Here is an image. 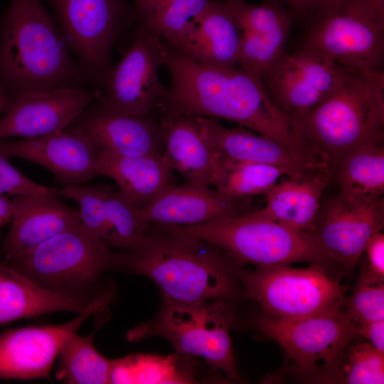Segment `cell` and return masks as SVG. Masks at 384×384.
Returning <instances> with one entry per match:
<instances>
[{
  "mask_svg": "<svg viewBox=\"0 0 384 384\" xmlns=\"http://www.w3.org/2000/svg\"><path fill=\"white\" fill-rule=\"evenodd\" d=\"M164 65L169 72L171 85L159 104V113L234 122L316 161L295 132L289 117L273 102L259 76L238 65H203L166 43Z\"/></svg>",
  "mask_w": 384,
  "mask_h": 384,
  "instance_id": "1",
  "label": "cell"
},
{
  "mask_svg": "<svg viewBox=\"0 0 384 384\" xmlns=\"http://www.w3.org/2000/svg\"><path fill=\"white\" fill-rule=\"evenodd\" d=\"M113 270L146 277L180 303L230 302L241 287L242 267L227 253L169 225H147L134 250L115 252Z\"/></svg>",
  "mask_w": 384,
  "mask_h": 384,
  "instance_id": "2",
  "label": "cell"
},
{
  "mask_svg": "<svg viewBox=\"0 0 384 384\" xmlns=\"http://www.w3.org/2000/svg\"><path fill=\"white\" fill-rule=\"evenodd\" d=\"M60 89L96 90L42 0H10L0 18V91Z\"/></svg>",
  "mask_w": 384,
  "mask_h": 384,
  "instance_id": "3",
  "label": "cell"
},
{
  "mask_svg": "<svg viewBox=\"0 0 384 384\" xmlns=\"http://www.w3.org/2000/svg\"><path fill=\"white\" fill-rule=\"evenodd\" d=\"M292 127L314 156L334 174L356 148L384 139V72L348 69L341 84Z\"/></svg>",
  "mask_w": 384,
  "mask_h": 384,
  "instance_id": "4",
  "label": "cell"
},
{
  "mask_svg": "<svg viewBox=\"0 0 384 384\" xmlns=\"http://www.w3.org/2000/svg\"><path fill=\"white\" fill-rule=\"evenodd\" d=\"M172 227L215 245L240 267L303 262L329 269L334 264L314 234L292 229L256 211L196 225Z\"/></svg>",
  "mask_w": 384,
  "mask_h": 384,
  "instance_id": "5",
  "label": "cell"
},
{
  "mask_svg": "<svg viewBox=\"0 0 384 384\" xmlns=\"http://www.w3.org/2000/svg\"><path fill=\"white\" fill-rule=\"evenodd\" d=\"M236 319L228 301L187 304L161 297L156 316L129 331L126 338L138 342L149 337H162L177 353L202 358L228 379L238 380L230 335Z\"/></svg>",
  "mask_w": 384,
  "mask_h": 384,
  "instance_id": "6",
  "label": "cell"
},
{
  "mask_svg": "<svg viewBox=\"0 0 384 384\" xmlns=\"http://www.w3.org/2000/svg\"><path fill=\"white\" fill-rule=\"evenodd\" d=\"M114 255L80 223L2 262L48 291L90 302V291L113 270Z\"/></svg>",
  "mask_w": 384,
  "mask_h": 384,
  "instance_id": "7",
  "label": "cell"
},
{
  "mask_svg": "<svg viewBox=\"0 0 384 384\" xmlns=\"http://www.w3.org/2000/svg\"><path fill=\"white\" fill-rule=\"evenodd\" d=\"M312 16L303 46L349 69L383 70L384 4L374 0H328Z\"/></svg>",
  "mask_w": 384,
  "mask_h": 384,
  "instance_id": "8",
  "label": "cell"
},
{
  "mask_svg": "<svg viewBox=\"0 0 384 384\" xmlns=\"http://www.w3.org/2000/svg\"><path fill=\"white\" fill-rule=\"evenodd\" d=\"M240 282L245 295L265 315L278 319L343 309L348 288L328 268L317 264L305 268L290 265L256 267L254 270L242 268Z\"/></svg>",
  "mask_w": 384,
  "mask_h": 384,
  "instance_id": "9",
  "label": "cell"
},
{
  "mask_svg": "<svg viewBox=\"0 0 384 384\" xmlns=\"http://www.w3.org/2000/svg\"><path fill=\"white\" fill-rule=\"evenodd\" d=\"M53 9L63 38L94 87L102 92L112 68V47L135 22L131 0H43Z\"/></svg>",
  "mask_w": 384,
  "mask_h": 384,
  "instance_id": "10",
  "label": "cell"
},
{
  "mask_svg": "<svg viewBox=\"0 0 384 384\" xmlns=\"http://www.w3.org/2000/svg\"><path fill=\"white\" fill-rule=\"evenodd\" d=\"M253 325L283 348L300 373L311 376L320 362L327 373L334 372L341 353L357 336L355 322L343 309L291 319L263 314Z\"/></svg>",
  "mask_w": 384,
  "mask_h": 384,
  "instance_id": "11",
  "label": "cell"
},
{
  "mask_svg": "<svg viewBox=\"0 0 384 384\" xmlns=\"http://www.w3.org/2000/svg\"><path fill=\"white\" fill-rule=\"evenodd\" d=\"M165 46L163 40L138 26L132 44L112 68L97 98L102 107L124 115L154 114L166 90L159 77Z\"/></svg>",
  "mask_w": 384,
  "mask_h": 384,
  "instance_id": "12",
  "label": "cell"
},
{
  "mask_svg": "<svg viewBox=\"0 0 384 384\" xmlns=\"http://www.w3.org/2000/svg\"><path fill=\"white\" fill-rule=\"evenodd\" d=\"M348 68L310 47L285 53L262 77L275 105L289 119L317 106L341 84Z\"/></svg>",
  "mask_w": 384,
  "mask_h": 384,
  "instance_id": "13",
  "label": "cell"
},
{
  "mask_svg": "<svg viewBox=\"0 0 384 384\" xmlns=\"http://www.w3.org/2000/svg\"><path fill=\"white\" fill-rule=\"evenodd\" d=\"M115 294L110 285L72 320L58 325L9 329L0 335V378H48L66 340L94 313L105 309Z\"/></svg>",
  "mask_w": 384,
  "mask_h": 384,
  "instance_id": "14",
  "label": "cell"
},
{
  "mask_svg": "<svg viewBox=\"0 0 384 384\" xmlns=\"http://www.w3.org/2000/svg\"><path fill=\"white\" fill-rule=\"evenodd\" d=\"M383 225L384 198L364 201L338 193L321 203L313 234L329 258L348 273Z\"/></svg>",
  "mask_w": 384,
  "mask_h": 384,
  "instance_id": "15",
  "label": "cell"
},
{
  "mask_svg": "<svg viewBox=\"0 0 384 384\" xmlns=\"http://www.w3.org/2000/svg\"><path fill=\"white\" fill-rule=\"evenodd\" d=\"M100 147L74 126L38 137L19 141L0 139V156L21 158L39 164L55 176L60 186L82 184L100 176Z\"/></svg>",
  "mask_w": 384,
  "mask_h": 384,
  "instance_id": "16",
  "label": "cell"
},
{
  "mask_svg": "<svg viewBox=\"0 0 384 384\" xmlns=\"http://www.w3.org/2000/svg\"><path fill=\"white\" fill-rule=\"evenodd\" d=\"M218 1L230 11L240 31L238 65L262 78L286 53L291 14L277 0L258 4Z\"/></svg>",
  "mask_w": 384,
  "mask_h": 384,
  "instance_id": "17",
  "label": "cell"
},
{
  "mask_svg": "<svg viewBox=\"0 0 384 384\" xmlns=\"http://www.w3.org/2000/svg\"><path fill=\"white\" fill-rule=\"evenodd\" d=\"M57 193L78 203L81 223L112 248L132 250L142 240L147 225L139 210L112 187L70 184L58 188Z\"/></svg>",
  "mask_w": 384,
  "mask_h": 384,
  "instance_id": "18",
  "label": "cell"
},
{
  "mask_svg": "<svg viewBox=\"0 0 384 384\" xmlns=\"http://www.w3.org/2000/svg\"><path fill=\"white\" fill-rule=\"evenodd\" d=\"M100 95L97 90L72 89L21 94L0 118V139L35 138L63 129Z\"/></svg>",
  "mask_w": 384,
  "mask_h": 384,
  "instance_id": "19",
  "label": "cell"
},
{
  "mask_svg": "<svg viewBox=\"0 0 384 384\" xmlns=\"http://www.w3.org/2000/svg\"><path fill=\"white\" fill-rule=\"evenodd\" d=\"M220 162H249L277 166L289 176L327 169L321 162L299 154L283 144L242 126L228 128L215 119L196 117Z\"/></svg>",
  "mask_w": 384,
  "mask_h": 384,
  "instance_id": "20",
  "label": "cell"
},
{
  "mask_svg": "<svg viewBox=\"0 0 384 384\" xmlns=\"http://www.w3.org/2000/svg\"><path fill=\"white\" fill-rule=\"evenodd\" d=\"M98 98V97H97ZM97 98L70 124L82 130L100 149L122 156L164 154L159 117L109 112Z\"/></svg>",
  "mask_w": 384,
  "mask_h": 384,
  "instance_id": "21",
  "label": "cell"
},
{
  "mask_svg": "<svg viewBox=\"0 0 384 384\" xmlns=\"http://www.w3.org/2000/svg\"><path fill=\"white\" fill-rule=\"evenodd\" d=\"M246 199L227 197L208 186L174 183L139 214L146 225H196L250 213Z\"/></svg>",
  "mask_w": 384,
  "mask_h": 384,
  "instance_id": "22",
  "label": "cell"
},
{
  "mask_svg": "<svg viewBox=\"0 0 384 384\" xmlns=\"http://www.w3.org/2000/svg\"><path fill=\"white\" fill-rule=\"evenodd\" d=\"M59 196L57 192L13 196L11 225L0 251L4 260L28 251L81 223L78 210L66 205Z\"/></svg>",
  "mask_w": 384,
  "mask_h": 384,
  "instance_id": "23",
  "label": "cell"
},
{
  "mask_svg": "<svg viewBox=\"0 0 384 384\" xmlns=\"http://www.w3.org/2000/svg\"><path fill=\"white\" fill-rule=\"evenodd\" d=\"M164 154L186 182L215 188L220 163L195 118L160 113Z\"/></svg>",
  "mask_w": 384,
  "mask_h": 384,
  "instance_id": "24",
  "label": "cell"
},
{
  "mask_svg": "<svg viewBox=\"0 0 384 384\" xmlns=\"http://www.w3.org/2000/svg\"><path fill=\"white\" fill-rule=\"evenodd\" d=\"M240 41V31L228 9L218 0H208L175 49L203 65L233 68L238 65Z\"/></svg>",
  "mask_w": 384,
  "mask_h": 384,
  "instance_id": "25",
  "label": "cell"
},
{
  "mask_svg": "<svg viewBox=\"0 0 384 384\" xmlns=\"http://www.w3.org/2000/svg\"><path fill=\"white\" fill-rule=\"evenodd\" d=\"M97 163L100 176L113 179L119 193L138 210L174 184V169L165 154L128 157L100 148Z\"/></svg>",
  "mask_w": 384,
  "mask_h": 384,
  "instance_id": "26",
  "label": "cell"
},
{
  "mask_svg": "<svg viewBox=\"0 0 384 384\" xmlns=\"http://www.w3.org/2000/svg\"><path fill=\"white\" fill-rule=\"evenodd\" d=\"M334 174L329 170L285 176L265 196L258 214L292 229L313 234L324 189Z\"/></svg>",
  "mask_w": 384,
  "mask_h": 384,
  "instance_id": "27",
  "label": "cell"
},
{
  "mask_svg": "<svg viewBox=\"0 0 384 384\" xmlns=\"http://www.w3.org/2000/svg\"><path fill=\"white\" fill-rule=\"evenodd\" d=\"M90 302L48 291L0 262V326L56 311L80 314Z\"/></svg>",
  "mask_w": 384,
  "mask_h": 384,
  "instance_id": "28",
  "label": "cell"
},
{
  "mask_svg": "<svg viewBox=\"0 0 384 384\" xmlns=\"http://www.w3.org/2000/svg\"><path fill=\"white\" fill-rule=\"evenodd\" d=\"M208 0H131L135 22L176 48Z\"/></svg>",
  "mask_w": 384,
  "mask_h": 384,
  "instance_id": "29",
  "label": "cell"
},
{
  "mask_svg": "<svg viewBox=\"0 0 384 384\" xmlns=\"http://www.w3.org/2000/svg\"><path fill=\"white\" fill-rule=\"evenodd\" d=\"M336 173L339 194L364 201L383 198V142L363 144L348 153Z\"/></svg>",
  "mask_w": 384,
  "mask_h": 384,
  "instance_id": "30",
  "label": "cell"
},
{
  "mask_svg": "<svg viewBox=\"0 0 384 384\" xmlns=\"http://www.w3.org/2000/svg\"><path fill=\"white\" fill-rule=\"evenodd\" d=\"M95 331L87 336L72 334L63 345L56 377L66 383H110L111 359L95 348Z\"/></svg>",
  "mask_w": 384,
  "mask_h": 384,
  "instance_id": "31",
  "label": "cell"
},
{
  "mask_svg": "<svg viewBox=\"0 0 384 384\" xmlns=\"http://www.w3.org/2000/svg\"><path fill=\"white\" fill-rule=\"evenodd\" d=\"M215 188L231 198H247L266 194L280 180L289 176L279 167L249 162H220Z\"/></svg>",
  "mask_w": 384,
  "mask_h": 384,
  "instance_id": "32",
  "label": "cell"
},
{
  "mask_svg": "<svg viewBox=\"0 0 384 384\" xmlns=\"http://www.w3.org/2000/svg\"><path fill=\"white\" fill-rule=\"evenodd\" d=\"M176 356L129 355L111 360L110 383H188L178 373Z\"/></svg>",
  "mask_w": 384,
  "mask_h": 384,
  "instance_id": "33",
  "label": "cell"
},
{
  "mask_svg": "<svg viewBox=\"0 0 384 384\" xmlns=\"http://www.w3.org/2000/svg\"><path fill=\"white\" fill-rule=\"evenodd\" d=\"M384 279L368 267L361 272L345 309L355 324L384 320Z\"/></svg>",
  "mask_w": 384,
  "mask_h": 384,
  "instance_id": "34",
  "label": "cell"
},
{
  "mask_svg": "<svg viewBox=\"0 0 384 384\" xmlns=\"http://www.w3.org/2000/svg\"><path fill=\"white\" fill-rule=\"evenodd\" d=\"M348 347L340 380L348 384H383L384 353L368 342L349 344Z\"/></svg>",
  "mask_w": 384,
  "mask_h": 384,
  "instance_id": "35",
  "label": "cell"
},
{
  "mask_svg": "<svg viewBox=\"0 0 384 384\" xmlns=\"http://www.w3.org/2000/svg\"><path fill=\"white\" fill-rule=\"evenodd\" d=\"M57 189L36 183L0 156V195L41 196L57 192Z\"/></svg>",
  "mask_w": 384,
  "mask_h": 384,
  "instance_id": "36",
  "label": "cell"
},
{
  "mask_svg": "<svg viewBox=\"0 0 384 384\" xmlns=\"http://www.w3.org/2000/svg\"><path fill=\"white\" fill-rule=\"evenodd\" d=\"M364 252L368 259V269L384 279V235L381 231L370 237Z\"/></svg>",
  "mask_w": 384,
  "mask_h": 384,
  "instance_id": "37",
  "label": "cell"
},
{
  "mask_svg": "<svg viewBox=\"0 0 384 384\" xmlns=\"http://www.w3.org/2000/svg\"><path fill=\"white\" fill-rule=\"evenodd\" d=\"M356 333L366 338L378 351L384 353V320L355 324Z\"/></svg>",
  "mask_w": 384,
  "mask_h": 384,
  "instance_id": "38",
  "label": "cell"
},
{
  "mask_svg": "<svg viewBox=\"0 0 384 384\" xmlns=\"http://www.w3.org/2000/svg\"><path fill=\"white\" fill-rule=\"evenodd\" d=\"M300 16L313 15L328 0H277Z\"/></svg>",
  "mask_w": 384,
  "mask_h": 384,
  "instance_id": "39",
  "label": "cell"
},
{
  "mask_svg": "<svg viewBox=\"0 0 384 384\" xmlns=\"http://www.w3.org/2000/svg\"><path fill=\"white\" fill-rule=\"evenodd\" d=\"M14 211V205L12 198L0 195V237L4 226L11 222Z\"/></svg>",
  "mask_w": 384,
  "mask_h": 384,
  "instance_id": "40",
  "label": "cell"
},
{
  "mask_svg": "<svg viewBox=\"0 0 384 384\" xmlns=\"http://www.w3.org/2000/svg\"><path fill=\"white\" fill-rule=\"evenodd\" d=\"M374 1L379 4H384V0H374Z\"/></svg>",
  "mask_w": 384,
  "mask_h": 384,
  "instance_id": "41",
  "label": "cell"
}]
</instances>
